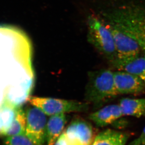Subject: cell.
Here are the masks:
<instances>
[{
    "label": "cell",
    "instance_id": "obj_11",
    "mask_svg": "<svg viewBox=\"0 0 145 145\" xmlns=\"http://www.w3.org/2000/svg\"><path fill=\"white\" fill-rule=\"evenodd\" d=\"M67 121L66 114L51 116L46 126V145H54L64 131Z\"/></svg>",
    "mask_w": 145,
    "mask_h": 145
},
{
    "label": "cell",
    "instance_id": "obj_9",
    "mask_svg": "<svg viewBox=\"0 0 145 145\" xmlns=\"http://www.w3.org/2000/svg\"><path fill=\"white\" fill-rule=\"evenodd\" d=\"M123 116L119 104L107 105L91 113L89 119L98 127H104L114 123Z\"/></svg>",
    "mask_w": 145,
    "mask_h": 145
},
{
    "label": "cell",
    "instance_id": "obj_8",
    "mask_svg": "<svg viewBox=\"0 0 145 145\" xmlns=\"http://www.w3.org/2000/svg\"><path fill=\"white\" fill-rule=\"evenodd\" d=\"M114 82L117 95H138L145 91V82L136 75L123 71L114 72Z\"/></svg>",
    "mask_w": 145,
    "mask_h": 145
},
{
    "label": "cell",
    "instance_id": "obj_14",
    "mask_svg": "<svg viewBox=\"0 0 145 145\" xmlns=\"http://www.w3.org/2000/svg\"><path fill=\"white\" fill-rule=\"evenodd\" d=\"M27 127L26 114L20 108L17 109L11 125L6 133L7 137L25 134Z\"/></svg>",
    "mask_w": 145,
    "mask_h": 145
},
{
    "label": "cell",
    "instance_id": "obj_1",
    "mask_svg": "<svg viewBox=\"0 0 145 145\" xmlns=\"http://www.w3.org/2000/svg\"><path fill=\"white\" fill-rule=\"evenodd\" d=\"M107 24L117 27L134 39L145 54V6L129 3L108 10Z\"/></svg>",
    "mask_w": 145,
    "mask_h": 145
},
{
    "label": "cell",
    "instance_id": "obj_13",
    "mask_svg": "<svg viewBox=\"0 0 145 145\" xmlns=\"http://www.w3.org/2000/svg\"><path fill=\"white\" fill-rule=\"evenodd\" d=\"M119 105L123 116L140 118L145 114V98H123Z\"/></svg>",
    "mask_w": 145,
    "mask_h": 145
},
{
    "label": "cell",
    "instance_id": "obj_5",
    "mask_svg": "<svg viewBox=\"0 0 145 145\" xmlns=\"http://www.w3.org/2000/svg\"><path fill=\"white\" fill-rule=\"evenodd\" d=\"M25 134L37 145H44L46 140V115L38 108L33 106L27 110Z\"/></svg>",
    "mask_w": 145,
    "mask_h": 145
},
{
    "label": "cell",
    "instance_id": "obj_15",
    "mask_svg": "<svg viewBox=\"0 0 145 145\" xmlns=\"http://www.w3.org/2000/svg\"><path fill=\"white\" fill-rule=\"evenodd\" d=\"M4 145H37L25 134L7 137Z\"/></svg>",
    "mask_w": 145,
    "mask_h": 145
},
{
    "label": "cell",
    "instance_id": "obj_10",
    "mask_svg": "<svg viewBox=\"0 0 145 145\" xmlns=\"http://www.w3.org/2000/svg\"><path fill=\"white\" fill-rule=\"evenodd\" d=\"M118 70L136 75L145 82V54L139 55L129 60L116 61L112 64Z\"/></svg>",
    "mask_w": 145,
    "mask_h": 145
},
{
    "label": "cell",
    "instance_id": "obj_7",
    "mask_svg": "<svg viewBox=\"0 0 145 145\" xmlns=\"http://www.w3.org/2000/svg\"><path fill=\"white\" fill-rule=\"evenodd\" d=\"M63 133L69 145H91L95 138L91 125L81 118L72 120Z\"/></svg>",
    "mask_w": 145,
    "mask_h": 145
},
{
    "label": "cell",
    "instance_id": "obj_6",
    "mask_svg": "<svg viewBox=\"0 0 145 145\" xmlns=\"http://www.w3.org/2000/svg\"><path fill=\"white\" fill-rule=\"evenodd\" d=\"M104 23L110 30L114 38L117 53L116 61L129 60L141 54L142 50L134 39L117 27Z\"/></svg>",
    "mask_w": 145,
    "mask_h": 145
},
{
    "label": "cell",
    "instance_id": "obj_3",
    "mask_svg": "<svg viewBox=\"0 0 145 145\" xmlns=\"http://www.w3.org/2000/svg\"><path fill=\"white\" fill-rule=\"evenodd\" d=\"M88 40L101 54L113 64L117 59L114 40L102 19L92 14L88 17Z\"/></svg>",
    "mask_w": 145,
    "mask_h": 145
},
{
    "label": "cell",
    "instance_id": "obj_4",
    "mask_svg": "<svg viewBox=\"0 0 145 145\" xmlns=\"http://www.w3.org/2000/svg\"><path fill=\"white\" fill-rule=\"evenodd\" d=\"M27 101L33 106L42 110L46 116L86 111L89 104L74 100L58 98L29 96Z\"/></svg>",
    "mask_w": 145,
    "mask_h": 145
},
{
    "label": "cell",
    "instance_id": "obj_12",
    "mask_svg": "<svg viewBox=\"0 0 145 145\" xmlns=\"http://www.w3.org/2000/svg\"><path fill=\"white\" fill-rule=\"evenodd\" d=\"M128 138L125 133L108 129L99 133L91 145H125Z\"/></svg>",
    "mask_w": 145,
    "mask_h": 145
},
{
    "label": "cell",
    "instance_id": "obj_16",
    "mask_svg": "<svg viewBox=\"0 0 145 145\" xmlns=\"http://www.w3.org/2000/svg\"><path fill=\"white\" fill-rule=\"evenodd\" d=\"M130 145H145V126L140 137L134 140Z\"/></svg>",
    "mask_w": 145,
    "mask_h": 145
},
{
    "label": "cell",
    "instance_id": "obj_2",
    "mask_svg": "<svg viewBox=\"0 0 145 145\" xmlns=\"http://www.w3.org/2000/svg\"><path fill=\"white\" fill-rule=\"evenodd\" d=\"M117 95L114 72L102 69L88 73L84 94L85 102L95 106H100Z\"/></svg>",
    "mask_w": 145,
    "mask_h": 145
},
{
    "label": "cell",
    "instance_id": "obj_17",
    "mask_svg": "<svg viewBox=\"0 0 145 145\" xmlns=\"http://www.w3.org/2000/svg\"><path fill=\"white\" fill-rule=\"evenodd\" d=\"M54 145H69L63 133H62L59 138H58Z\"/></svg>",
    "mask_w": 145,
    "mask_h": 145
}]
</instances>
